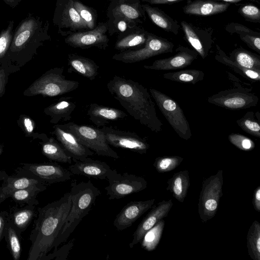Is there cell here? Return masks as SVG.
Segmentation results:
<instances>
[{"label":"cell","mask_w":260,"mask_h":260,"mask_svg":"<svg viewBox=\"0 0 260 260\" xmlns=\"http://www.w3.org/2000/svg\"><path fill=\"white\" fill-rule=\"evenodd\" d=\"M71 206V194L68 192L59 199L38 209L34 228L29 237L31 246L27 260H44L51 252Z\"/></svg>","instance_id":"obj_1"},{"label":"cell","mask_w":260,"mask_h":260,"mask_svg":"<svg viewBox=\"0 0 260 260\" xmlns=\"http://www.w3.org/2000/svg\"><path fill=\"white\" fill-rule=\"evenodd\" d=\"M110 94L141 124L159 133L162 123L157 117L154 103L147 88L132 79L115 75L107 84Z\"/></svg>","instance_id":"obj_2"},{"label":"cell","mask_w":260,"mask_h":260,"mask_svg":"<svg viewBox=\"0 0 260 260\" xmlns=\"http://www.w3.org/2000/svg\"><path fill=\"white\" fill-rule=\"evenodd\" d=\"M49 23L29 13L14 29L12 42L4 58L14 61L28 60L44 42L51 39Z\"/></svg>","instance_id":"obj_3"},{"label":"cell","mask_w":260,"mask_h":260,"mask_svg":"<svg viewBox=\"0 0 260 260\" xmlns=\"http://www.w3.org/2000/svg\"><path fill=\"white\" fill-rule=\"evenodd\" d=\"M71 187L70 210L55 241L52 252L67 241L82 219L88 214L101 193L90 180L79 183L74 180Z\"/></svg>","instance_id":"obj_4"},{"label":"cell","mask_w":260,"mask_h":260,"mask_svg":"<svg viewBox=\"0 0 260 260\" xmlns=\"http://www.w3.org/2000/svg\"><path fill=\"white\" fill-rule=\"evenodd\" d=\"M63 72V67L49 70L34 82L24 91V95L54 97L76 89L79 87V82L67 79Z\"/></svg>","instance_id":"obj_5"},{"label":"cell","mask_w":260,"mask_h":260,"mask_svg":"<svg viewBox=\"0 0 260 260\" xmlns=\"http://www.w3.org/2000/svg\"><path fill=\"white\" fill-rule=\"evenodd\" d=\"M59 127L72 133L83 145L97 155L118 159L120 157L107 143L105 135L100 128L78 124L70 122L57 124Z\"/></svg>","instance_id":"obj_6"},{"label":"cell","mask_w":260,"mask_h":260,"mask_svg":"<svg viewBox=\"0 0 260 260\" xmlns=\"http://www.w3.org/2000/svg\"><path fill=\"white\" fill-rule=\"evenodd\" d=\"M233 82L234 87L209 96L207 101L210 104L230 110H240L255 106L258 98L252 92V87L245 86L243 83H237L228 77Z\"/></svg>","instance_id":"obj_7"},{"label":"cell","mask_w":260,"mask_h":260,"mask_svg":"<svg viewBox=\"0 0 260 260\" xmlns=\"http://www.w3.org/2000/svg\"><path fill=\"white\" fill-rule=\"evenodd\" d=\"M149 92L158 109L177 134L182 139L189 140L192 136L190 127L178 103L168 95L154 88H150Z\"/></svg>","instance_id":"obj_8"},{"label":"cell","mask_w":260,"mask_h":260,"mask_svg":"<svg viewBox=\"0 0 260 260\" xmlns=\"http://www.w3.org/2000/svg\"><path fill=\"white\" fill-rule=\"evenodd\" d=\"M223 184L222 170H219L203 181L198 202V212L203 223L216 215L223 195Z\"/></svg>","instance_id":"obj_9"},{"label":"cell","mask_w":260,"mask_h":260,"mask_svg":"<svg viewBox=\"0 0 260 260\" xmlns=\"http://www.w3.org/2000/svg\"><path fill=\"white\" fill-rule=\"evenodd\" d=\"M173 47V43L167 39L148 32L142 47L120 52L115 54L112 58L125 63H135L161 54L172 52Z\"/></svg>","instance_id":"obj_10"},{"label":"cell","mask_w":260,"mask_h":260,"mask_svg":"<svg viewBox=\"0 0 260 260\" xmlns=\"http://www.w3.org/2000/svg\"><path fill=\"white\" fill-rule=\"evenodd\" d=\"M109 185L105 187L108 199L118 200L145 189L147 182L143 177L128 173H118L111 169L107 178Z\"/></svg>","instance_id":"obj_11"},{"label":"cell","mask_w":260,"mask_h":260,"mask_svg":"<svg viewBox=\"0 0 260 260\" xmlns=\"http://www.w3.org/2000/svg\"><path fill=\"white\" fill-rule=\"evenodd\" d=\"M74 0H57L53 17V23L61 36L88 30L74 6Z\"/></svg>","instance_id":"obj_12"},{"label":"cell","mask_w":260,"mask_h":260,"mask_svg":"<svg viewBox=\"0 0 260 260\" xmlns=\"http://www.w3.org/2000/svg\"><path fill=\"white\" fill-rule=\"evenodd\" d=\"M108 25L101 22L92 29L72 34L65 38V43L73 48L82 49L96 47L106 49L109 46V39L107 35Z\"/></svg>","instance_id":"obj_13"},{"label":"cell","mask_w":260,"mask_h":260,"mask_svg":"<svg viewBox=\"0 0 260 260\" xmlns=\"http://www.w3.org/2000/svg\"><path fill=\"white\" fill-rule=\"evenodd\" d=\"M100 129L104 133L109 145L114 147L127 149L141 154H145L150 148L149 144L134 132L106 126Z\"/></svg>","instance_id":"obj_14"},{"label":"cell","mask_w":260,"mask_h":260,"mask_svg":"<svg viewBox=\"0 0 260 260\" xmlns=\"http://www.w3.org/2000/svg\"><path fill=\"white\" fill-rule=\"evenodd\" d=\"M19 169L36 176L45 183L52 184L65 182L71 179L72 174L56 162L41 164L22 163Z\"/></svg>","instance_id":"obj_15"},{"label":"cell","mask_w":260,"mask_h":260,"mask_svg":"<svg viewBox=\"0 0 260 260\" xmlns=\"http://www.w3.org/2000/svg\"><path fill=\"white\" fill-rule=\"evenodd\" d=\"M141 0H111L108 8L109 18H122L137 25L146 19L145 12L142 7Z\"/></svg>","instance_id":"obj_16"},{"label":"cell","mask_w":260,"mask_h":260,"mask_svg":"<svg viewBox=\"0 0 260 260\" xmlns=\"http://www.w3.org/2000/svg\"><path fill=\"white\" fill-rule=\"evenodd\" d=\"M176 53L168 58L155 60L151 65H144L148 70L169 71L183 69L190 65L197 59L198 54L194 50L179 46L176 49Z\"/></svg>","instance_id":"obj_17"},{"label":"cell","mask_w":260,"mask_h":260,"mask_svg":"<svg viewBox=\"0 0 260 260\" xmlns=\"http://www.w3.org/2000/svg\"><path fill=\"white\" fill-rule=\"evenodd\" d=\"M173 206L172 200H163L153 207L151 211L143 219L133 234V238L129 244L131 248L141 242L144 234L159 221L167 217Z\"/></svg>","instance_id":"obj_18"},{"label":"cell","mask_w":260,"mask_h":260,"mask_svg":"<svg viewBox=\"0 0 260 260\" xmlns=\"http://www.w3.org/2000/svg\"><path fill=\"white\" fill-rule=\"evenodd\" d=\"M155 199H152L129 202L116 215L113 222L114 226L119 231L129 228L144 213L152 208Z\"/></svg>","instance_id":"obj_19"},{"label":"cell","mask_w":260,"mask_h":260,"mask_svg":"<svg viewBox=\"0 0 260 260\" xmlns=\"http://www.w3.org/2000/svg\"><path fill=\"white\" fill-rule=\"evenodd\" d=\"M53 127L54 135L57 141L72 156L73 161L81 160L89 156H93L94 152L82 144L70 131L55 124Z\"/></svg>","instance_id":"obj_20"},{"label":"cell","mask_w":260,"mask_h":260,"mask_svg":"<svg viewBox=\"0 0 260 260\" xmlns=\"http://www.w3.org/2000/svg\"><path fill=\"white\" fill-rule=\"evenodd\" d=\"M68 170L73 175H81L96 179H105L112 169L105 162L86 157L81 160H75Z\"/></svg>","instance_id":"obj_21"},{"label":"cell","mask_w":260,"mask_h":260,"mask_svg":"<svg viewBox=\"0 0 260 260\" xmlns=\"http://www.w3.org/2000/svg\"><path fill=\"white\" fill-rule=\"evenodd\" d=\"M180 25L186 41L203 59L208 55L212 47L211 35H203V31L183 20Z\"/></svg>","instance_id":"obj_22"},{"label":"cell","mask_w":260,"mask_h":260,"mask_svg":"<svg viewBox=\"0 0 260 260\" xmlns=\"http://www.w3.org/2000/svg\"><path fill=\"white\" fill-rule=\"evenodd\" d=\"M87 115L90 121L97 127L104 126L111 121L118 120L127 116L121 110L97 103L90 104Z\"/></svg>","instance_id":"obj_23"},{"label":"cell","mask_w":260,"mask_h":260,"mask_svg":"<svg viewBox=\"0 0 260 260\" xmlns=\"http://www.w3.org/2000/svg\"><path fill=\"white\" fill-rule=\"evenodd\" d=\"M230 6L229 3L212 0L188 1L183 7V11L188 15L206 16L223 13Z\"/></svg>","instance_id":"obj_24"},{"label":"cell","mask_w":260,"mask_h":260,"mask_svg":"<svg viewBox=\"0 0 260 260\" xmlns=\"http://www.w3.org/2000/svg\"><path fill=\"white\" fill-rule=\"evenodd\" d=\"M76 107L71 96L62 97L56 102L45 108L44 113L50 117V122L57 124L60 121L71 119V114Z\"/></svg>","instance_id":"obj_25"},{"label":"cell","mask_w":260,"mask_h":260,"mask_svg":"<svg viewBox=\"0 0 260 260\" xmlns=\"http://www.w3.org/2000/svg\"><path fill=\"white\" fill-rule=\"evenodd\" d=\"M22 171L25 172V175L23 173L21 176L20 174H18V176L17 177H8L7 182L4 186H2L0 192V203L9 198L10 194L15 191L23 189L31 185L45 184V182L36 176L23 170Z\"/></svg>","instance_id":"obj_26"},{"label":"cell","mask_w":260,"mask_h":260,"mask_svg":"<svg viewBox=\"0 0 260 260\" xmlns=\"http://www.w3.org/2000/svg\"><path fill=\"white\" fill-rule=\"evenodd\" d=\"M68 60L69 72L73 71L90 80H93L97 76L100 67L92 59L71 53Z\"/></svg>","instance_id":"obj_27"},{"label":"cell","mask_w":260,"mask_h":260,"mask_svg":"<svg viewBox=\"0 0 260 260\" xmlns=\"http://www.w3.org/2000/svg\"><path fill=\"white\" fill-rule=\"evenodd\" d=\"M148 32L136 26L127 30L124 35L119 37L115 44V49L122 52L143 47L146 41Z\"/></svg>","instance_id":"obj_28"},{"label":"cell","mask_w":260,"mask_h":260,"mask_svg":"<svg viewBox=\"0 0 260 260\" xmlns=\"http://www.w3.org/2000/svg\"><path fill=\"white\" fill-rule=\"evenodd\" d=\"M142 7L155 25L166 31L174 35L178 34L180 25L177 21L157 7H152L147 4H142Z\"/></svg>","instance_id":"obj_29"},{"label":"cell","mask_w":260,"mask_h":260,"mask_svg":"<svg viewBox=\"0 0 260 260\" xmlns=\"http://www.w3.org/2000/svg\"><path fill=\"white\" fill-rule=\"evenodd\" d=\"M167 183L166 189L178 201L183 203L190 186L188 171L185 170L175 173Z\"/></svg>","instance_id":"obj_30"},{"label":"cell","mask_w":260,"mask_h":260,"mask_svg":"<svg viewBox=\"0 0 260 260\" xmlns=\"http://www.w3.org/2000/svg\"><path fill=\"white\" fill-rule=\"evenodd\" d=\"M9 215V221L19 234L24 232L35 217L37 216L35 206L24 205L14 208Z\"/></svg>","instance_id":"obj_31"},{"label":"cell","mask_w":260,"mask_h":260,"mask_svg":"<svg viewBox=\"0 0 260 260\" xmlns=\"http://www.w3.org/2000/svg\"><path fill=\"white\" fill-rule=\"evenodd\" d=\"M43 154L50 160L71 164L73 159L60 144L53 138H48L41 143Z\"/></svg>","instance_id":"obj_32"},{"label":"cell","mask_w":260,"mask_h":260,"mask_svg":"<svg viewBox=\"0 0 260 260\" xmlns=\"http://www.w3.org/2000/svg\"><path fill=\"white\" fill-rule=\"evenodd\" d=\"M225 30L231 33H236L240 39L252 50L260 54V34L254 31L246 26L237 23H231L225 27Z\"/></svg>","instance_id":"obj_33"},{"label":"cell","mask_w":260,"mask_h":260,"mask_svg":"<svg viewBox=\"0 0 260 260\" xmlns=\"http://www.w3.org/2000/svg\"><path fill=\"white\" fill-rule=\"evenodd\" d=\"M46 188L45 184L31 185L13 192L9 198L21 205L36 206L39 204L38 194Z\"/></svg>","instance_id":"obj_34"},{"label":"cell","mask_w":260,"mask_h":260,"mask_svg":"<svg viewBox=\"0 0 260 260\" xmlns=\"http://www.w3.org/2000/svg\"><path fill=\"white\" fill-rule=\"evenodd\" d=\"M217 53L215 59L217 61L229 67L236 73L241 75L245 78L252 81H259L260 71L246 69L239 65L232 60L217 45Z\"/></svg>","instance_id":"obj_35"},{"label":"cell","mask_w":260,"mask_h":260,"mask_svg":"<svg viewBox=\"0 0 260 260\" xmlns=\"http://www.w3.org/2000/svg\"><path fill=\"white\" fill-rule=\"evenodd\" d=\"M229 58L241 67L260 71V56L242 48L234 50Z\"/></svg>","instance_id":"obj_36"},{"label":"cell","mask_w":260,"mask_h":260,"mask_svg":"<svg viewBox=\"0 0 260 260\" xmlns=\"http://www.w3.org/2000/svg\"><path fill=\"white\" fill-rule=\"evenodd\" d=\"M164 78L180 83L195 84L204 79V73L202 71L187 69L179 71L168 72L162 75Z\"/></svg>","instance_id":"obj_37"},{"label":"cell","mask_w":260,"mask_h":260,"mask_svg":"<svg viewBox=\"0 0 260 260\" xmlns=\"http://www.w3.org/2000/svg\"><path fill=\"white\" fill-rule=\"evenodd\" d=\"M247 248L253 260H260V223L255 220L249 227L247 235Z\"/></svg>","instance_id":"obj_38"},{"label":"cell","mask_w":260,"mask_h":260,"mask_svg":"<svg viewBox=\"0 0 260 260\" xmlns=\"http://www.w3.org/2000/svg\"><path fill=\"white\" fill-rule=\"evenodd\" d=\"M21 235L9 221L5 228L4 238L7 247L14 260H19L21 257L22 248L20 241Z\"/></svg>","instance_id":"obj_39"},{"label":"cell","mask_w":260,"mask_h":260,"mask_svg":"<svg viewBox=\"0 0 260 260\" xmlns=\"http://www.w3.org/2000/svg\"><path fill=\"white\" fill-rule=\"evenodd\" d=\"M165 220L159 221L144 235L141 241L142 247L148 251H152L157 246L165 226Z\"/></svg>","instance_id":"obj_40"},{"label":"cell","mask_w":260,"mask_h":260,"mask_svg":"<svg viewBox=\"0 0 260 260\" xmlns=\"http://www.w3.org/2000/svg\"><path fill=\"white\" fill-rule=\"evenodd\" d=\"M238 125L246 133L257 138L260 137L259 121L254 118V112H247L236 121Z\"/></svg>","instance_id":"obj_41"},{"label":"cell","mask_w":260,"mask_h":260,"mask_svg":"<svg viewBox=\"0 0 260 260\" xmlns=\"http://www.w3.org/2000/svg\"><path fill=\"white\" fill-rule=\"evenodd\" d=\"M183 158L177 155L157 157L153 164L156 171L164 173L171 171L182 162Z\"/></svg>","instance_id":"obj_42"},{"label":"cell","mask_w":260,"mask_h":260,"mask_svg":"<svg viewBox=\"0 0 260 260\" xmlns=\"http://www.w3.org/2000/svg\"><path fill=\"white\" fill-rule=\"evenodd\" d=\"M74 6L81 19L85 23L88 29L91 30L95 28L97 19L96 10L78 0H74Z\"/></svg>","instance_id":"obj_43"},{"label":"cell","mask_w":260,"mask_h":260,"mask_svg":"<svg viewBox=\"0 0 260 260\" xmlns=\"http://www.w3.org/2000/svg\"><path fill=\"white\" fill-rule=\"evenodd\" d=\"M14 22L10 20L7 27L0 32V60L4 58L10 47L14 32Z\"/></svg>","instance_id":"obj_44"},{"label":"cell","mask_w":260,"mask_h":260,"mask_svg":"<svg viewBox=\"0 0 260 260\" xmlns=\"http://www.w3.org/2000/svg\"><path fill=\"white\" fill-rule=\"evenodd\" d=\"M228 139L232 144L243 151H251L255 146L251 139L240 134H231Z\"/></svg>","instance_id":"obj_45"},{"label":"cell","mask_w":260,"mask_h":260,"mask_svg":"<svg viewBox=\"0 0 260 260\" xmlns=\"http://www.w3.org/2000/svg\"><path fill=\"white\" fill-rule=\"evenodd\" d=\"M239 13L247 21L260 22L259 9L253 4H247L242 5L238 9Z\"/></svg>","instance_id":"obj_46"},{"label":"cell","mask_w":260,"mask_h":260,"mask_svg":"<svg viewBox=\"0 0 260 260\" xmlns=\"http://www.w3.org/2000/svg\"><path fill=\"white\" fill-rule=\"evenodd\" d=\"M74 239L70 241L67 244H64L61 247L57 249L55 251L49 253L45 258L44 260H50L54 259L56 260L66 259L70 253V250L74 245Z\"/></svg>","instance_id":"obj_47"},{"label":"cell","mask_w":260,"mask_h":260,"mask_svg":"<svg viewBox=\"0 0 260 260\" xmlns=\"http://www.w3.org/2000/svg\"><path fill=\"white\" fill-rule=\"evenodd\" d=\"M20 126L28 136H31L34 132L35 123L34 121L28 116L23 115L20 116Z\"/></svg>","instance_id":"obj_48"},{"label":"cell","mask_w":260,"mask_h":260,"mask_svg":"<svg viewBox=\"0 0 260 260\" xmlns=\"http://www.w3.org/2000/svg\"><path fill=\"white\" fill-rule=\"evenodd\" d=\"M9 221V215L6 211H0V242L4 238L6 225Z\"/></svg>","instance_id":"obj_49"},{"label":"cell","mask_w":260,"mask_h":260,"mask_svg":"<svg viewBox=\"0 0 260 260\" xmlns=\"http://www.w3.org/2000/svg\"><path fill=\"white\" fill-rule=\"evenodd\" d=\"M252 204L255 210L260 212V186H257L254 190Z\"/></svg>","instance_id":"obj_50"},{"label":"cell","mask_w":260,"mask_h":260,"mask_svg":"<svg viewBox=\"0 0 260 260\" xmlns=\"http://www.w3.org/2000/svg\"><path fill=\"white\" fill-rule=\"evenodd\" d=\"M184 0H141L152 5L172 4Z\"/></svg>","instance_id":"obj_51"},{"label":"cell","mask_w":260,"mask_h":260,"mask_svg":"<svg viewBox=\"0 0 260 260\" xmlns=\"http://www.w3.org/2000/svg\"><path fill=\"white\" fill-rule=\"evenodd\" d=\"M6 84V76L3 70H0V96L4 95L5 92Z\"/></svg>","instance_id":"obj_52"},{"label":"cell","mask_w":260,"mask_h":260,"mask_svg":"<svg viewBox=\"0 0 260 260\" xmlns=\"http://www.w3.org/2000/svg\"><path fill=\"white\" fill-rule=\"evenodd\" d=\"M5 3L12 8L16 7L22 0H3Z\"/></svg>","instance_id":"obj_53"},{"label":"cell","mask_w":260,"mask_h":260,"mask_svg":"<svg viewBox=\"0 0 260 260\" xmlns=\"http://www.w3.org/2000/svg\"><path fill=\"white\" fill-rule=\"evenodd\" d=\"M212 1H222V2L229 3H234L236 4L239 3L241 1H252L253 2H257V1L255 0H212Z\"/></svg>","instance_id":"obj_54"},{"label":"cell","mask_w":260,"mask_h":260,"mask_svg":"<svg viewBox=\"0 0 260 260\" xmlns=\"http://www.w3.org/2000/svg\"><path fill=\"white\" fill-rule=\"evenodd\" d=\"M3 152V148L0 145V155L2 154Z\"/></svg>","instance_id":"obj_55"},{"label":"cell","mask_w":260,"mask_h":260,"mask_svg":"<svg viewBox=\"0 0 260 260\" xmlns=\"http://www.w3.org/2000/svg\"><path fill=\"white\" fill-rule=\"evenodd\" d=\"M259 1V0H258Z\"/></svg>","instance_id":"obj_56"}]
</instances>
